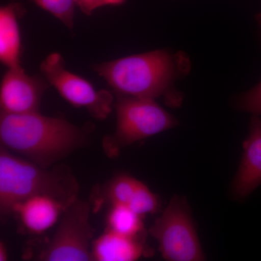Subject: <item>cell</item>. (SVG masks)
Segmentation results:
<instances>
[{
    "label": "cell",
    "instance_id": "7c38bea8",
    "mask_svg": "<svg viewBox=\"0 0 261 261\" xmlns=\"http://www.w3.org/2000/svg\"><path fill=\"white\" fill-rule=\"evenodd\" d=\"M21 5L11 3L0 9V61L9 68L21 66V37L18 18Z\"/></svg>",
    "mask_w": 261,
    "mask_h": 261
},
{
    "label": "cell",
    "instance_id": "5b68a950",
    "mask_svg": "<svg viewBox=\"0 0 261 261\" xmlns=\"http://www.w3.org/2000/svg\"><path fill=\"white\" fill-rule=\"evenodd\" d=\"M162 257L168 261L205 260L186 198L173 196L162 214L149 228Z\"/></svg>",
    "mask_w": 261,
    "mask_h": 261
},
{
    "label": "cell",
    "instance_id": "e0dca14e",
    "mask_svg": "<svg viewBox=\"0 0 261 261\" xmlns=\"http://www.w3.org/2000/svg\"><path fill=\"white\" fill-rule=\"evenodd\" d=\"M237 107L253 116H261V82L237 99Z\"/></svg>",
    "mask_w": 261,
    "mask_h": 261
},
{
    "label": "cell",
    "instance_id": "ac0fdd59",
    "mask_svg": "<svg viewBox=\"0 0 261 261\" xmlns=\"http://www.w3.org/2000/svg\"><path fill=\"white\" fill-rule=\"evenodd\" d=\"M126 0H76L77 6L86 15H91L96 9L106 5H121Z\"/></svg>",
    "mask_w": 261,
    "mask_h": 261
},
{
    "label": "cell",
    "instance_id": "277c9868",
    "mask_svg": "<svg viewBox=\"0 0 261 261\" xmlns=\"http://www.w3.org/2000/svg\"><path fill=\"white\" fill-rule=\"evenodd\" d=\"M116 128L114 134L103 140L108 156L115 158L121 149L178 126L171 113L149 98L118 96L115 103Z\"/></svg>",
    "mask_w": 261,
    "mask_h": 261
},
{
    "label": "cell",
    "instance_id": "52a82bcc",
    "mask_svg": "<svg viewBox=\"0 0 261 261\" xmlns=\"http://www.w3.org/2000/svg\"><path fill=\"white\" fill-rule=\"evenodd\" d=\"M41 71L48 83L75 108L87 109L96 119H106L112 112L113 96L107 90H96L87 80L65 69L59 53H51L42 61Z\"/></svg>",
    "mask_w": 261,
    "mask_h": 261
},
{
    "label": "cell",
    "instance_id": "8fae6325",
    "mask_svg": "<svg viewBox=\"0 0 261 261\" xmlns=\"http://www.w3.org/2000/svg\"><path fill=\"white\" fill-rule=\"evenodd\" d=\"M147 253L140 238H132L107 228L92 245V260L134 261Z\"/></svg>",
    "mask_w": 261,
    "mask_h": 261
},
{
    "label": "cell",
    "instance_id": "30bf717a",
    "mask_svg": "<svg viewBox=\"0 0 261 261\" xmlns=\"http://www.w3.org/2000/svg\"><path fill=\"white\" fill-rule=\"evenodd\" d=\"M68 205L51 196L39 195L17 203L12 214L18 215L20 222L29 232L40 234L61 219Z\"/></svg>",
    "mask_w": 261,
    "mask_h": 261
},
{
    "label": "cell",
    "instance_id": "5bb4252c",
    "mask_svg": "<svg viewBox=\"0 0 261 261\" xmlns=\"http://www.w3.org/2000/svg\"><path fill=\"white\" fill-rule=\"evenodd\" d=\"M139 180L128 174H120L108 183L106 196L111 205H128Z\"/></svg>",
    "mask_w": 261,
    "mask_h": 261
},
{
    "label": "cell",
    "instance_id": "3957f363",
    "mask_svg": "<svg viewBox=\"0 0 261 261\" xmlns=\"http://www.w3.org/2000/svg\"><path fill=\"white\" fill-rule=\"evenodd\" d=\"M78 183L67 171L47 170L23 158L0 149V213L12 214L18 202L33 196L46 195L69 205L77 198Z\"/></svg>",
    "mask_w": 261,
    "mask_h": 261
},
{
    "label": "cell",
    "instance_id": "9a60e30c",
    "mask_svg": "<svg viewBox=\"0 0 261 261\" xmlns=\"http://www.w3.org/2000/svg\"><path fill=\"white\" fill-rule=\"evenodd\" d=\"M128 205L136 214L143 218L146 215L154 214L159 211L160 201L158 195L151 191L145 184L138 181Z\"/></svg>",
    "mask_w": 261,
    "mask_h": 261
},
{
    "label": "cell",
    "instance_id": "8992f818",
    "mask_svg": "<svg viewBox=\"0 0 261 261\" xmlns=\"http://www.w3.org/2000/svg\"><path fill=\"white\" fill-rule=\"evenodd\" d=\"M91 206L77 197L65 208L54 236L38 255L44 261L92 260Z\"/></svg>",
    "mask_w": 261,
    "mask_h": 261
},
{
    "label": "cell",
    "instance_id": "d6986e66",
    "mask_svg": "<svg viewBox=\"0 0 261 261\" xmlns=\"http://www.w3.org/2000/svg\"><path fill=\"white\" fill-rule=\"evenodd\" d=\"M8 260V252L5 243H0V261H6Z\"/></svg>",
    "mask_w": 261,
    "mask_h": 261
},
{
    "label": "cell",
    "instance_id": "ba28073f",
    "mask_svg": "<svg viewBox=\"0 0 261 261\" xmlns=\"http://www.w3.org/2000/svg\"><path fill=\"white\" fill-rule=\"evenodd\" d=\"M47 82L25 73L21 66L8 68L0 88L1 113L25 114L39 112Z\"/></svg>",
    "mask_w": 261,
    "mask_h": 261
},
{
    "label": "cell",
    "instance_id": "4fadbf2b",
    "mask_svg": "<svg viewBox=\"0 0 261 261\" xmlns=\"http://www.w3.org/2000/svg\"><path fill=\"white\" fill-rule=\"evenodd\" d=\"M108 229L125 236L140 238L145 231L143 218L136 214L129 206L111 205L107 216Z\"/></svg>",
    "mask_w": 261,
    "mask_h": 261
},
{
    "label": "cell",
    "instance_id": "2e32d148",
    "mask_svg": "<svg viewBox=\"0 0 261 261\" xmlns=\"http://www.w3.org/2000/svg\"><path fill=\"white\" fill-rule=\"evenodd\" d=\"M43 10L54 15L67 28L72 30L74 25L76 0H33Z\"/></svg>",
    "mask_w": 261,
    "mask_h": 261
},
{
    "label": "cell",
    "instance_id": "9c48e42d",
    "mask_svg": "<svg viewBox=\"0 0 261 261\" xmlns=\"http://www.w3.org/2000/svg\"><path fill=\"white\" fill-rule=\"evenodd\" d=\"M243 147V156L231 186V193L238 200H245L261 185L260 116L252 117Z\"/></svg>",
    "mask_w": 261,
    "mask_h": 261
},
{
    "label": "cell",
    "instance_id": "6da1fadb",
    "mask_svg": "<svg viewBox=\"0 0 261 261\" xmlns=\"http://www.w3.org/2000/svg\"><path fill=\"white\" fill-rule=\"evenodd\" d=\"M190 67L185 53L163 49L105 62L94 65V70L117 96L163 98L165 104L176 108L184 97L175 83L188 74Z\"/></svg>",
    "mask_w": 261,
    "mask_h": 261
},
{
    "label": "cell",
    "instance_id": "7a4b0ae2",
    "mask_svg": "<svg viewBox=\"0 0 261 261\" xmlns=\"http://www.w3.org/2000/svg\"><path fill=\"white\" fill-rule=\"evenodd\" d=\"M84 128L39 112L0 115L1 147L48 168L87 142Z\"/></svg>",
    "mask_w": 261,
    "mask_h": 261
},
{
    "label": "cell",
    "instance_id": "ffe728a7",
    "mask_svg": "<svg viewBox=\"0 0 261 261\" xmlns=\"http://www.w3.org/2000/svg\"><path fill=\"white\" fill-rule=\"evenodd\" d=\"M257 21H258V24L260 25L261 28V13L258 15V16H257Z\"/></svg>",
    "mask_w": 261,
    "mask_h": 261
}]
</instances>
